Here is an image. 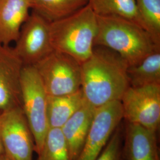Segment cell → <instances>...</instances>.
Masks as SVG:
<instances>
[{
    "label": "cell",
    "mask_w": 160,
    "mask_h": 160,
    "mask_svg": "<svg viewBox=\"0 0 160 160\" xmlns=\"http://www.w3.org/2000/svg\"><path fill=\"white\" fill-rule=\"evenodd\" d=\"M128 66L115 52L94 46L92 55L81 64V90L86 102L97 108L120 100L130 86Z\"/></svg>",
    "instance_id": "obj_1"
},
{
    "label": "cell",
    "mask_w": 160,
    "mask_h": 160,
    "mask_svg": "<svg viewBox=\"0 0 160 160\" xmlns=\"http://www.w3.org/2000/svg\"><path fill=\"white\" fill-rule=\"evenodd\" d=\"M97 19L94 46H103L115 52L129 66L139 63L160 48V45L137 23L113 16H97Z\"/></svg>",
    "instance_id": "obj_2"
},
{
    "label": "cell",
    "mask_w": 160,
    "mask_h": 160,
    "mask_svg": "<svg viewBox=\"0 0 160 160\" xmlns=\"http://www.w3.org/2000/svg\"><path fill=\"white\" fill-rule=\"evenodd\" d=\"M97 33V16L88 4L68 17L50 23L53 51L67 54L81 64L92 55Z\"/></svg>",
    "instance_id": "obj_3"
},
{
    "label": "cell",
    "mask_w": 160,
    "mask_h": 160,
    "mask_svg": "<svg viewBox=\"0 0 160 160\" xmlns=\"http://www.w3.org/2000/svg\"><path fill=\"white\" fill-rule=\"evenodd\" d=\"M48 94L33 66H24L21 80V108L28 122L38 154L49 129Z\"/></svg>",
    "instance_id": "obj_4"
},
{
    "label": "cell",
    "mask_w": 160,
    "mask_h": 160,
    "mask_svg": "<svg viewBox=\"0 0 160 160\" xmlns=\"http://www.w3.org/2000/svg\"><path fill=\"white\" fill-rule=\"evenodd\" d=\"M34 68L48 96H62L81 89V63L74 58L53 51Z\"/></svg>",
    "instance_id": "obj_5"
},
{
    "label": "cell",
    "mask_w": 160,
    "mask_h": 160,
    "mask_svg": "<svg viewBox=\"0 0 160 160\" xmlns=\"http://www.w3.org/2000/svg\"><path fill=\"white\" fill-rule=\"evenodd\" d=\"M120 102L125 122L158 133L160 124V84L129 86Z\"/></svg>",
    "instance_id": "obj_6"
},
{
    "label": "cell",
    "mask_w": 160,
    "mask_h": 160,
    "mask_svg": "<svg viewBox=\"0 0 160 160\" xmlns=\"http://www.w3.org/2000/svg\"><path fill=\"white\" fill-rule=\"evenodd\" d=\"M0 135L12 160H32L33 138L21 107L0 111Z\"/></svg>",
    "instance_id": "obj_7"
},
{
    "label": "cell",
    "mask_w": 160,
    "mask_h": 160,
    "mask_svg": "<svg viewBox=\"0 0 160 160\" xmlns=\"http://www.w3.org/2000/svg\"><path fill=\"white\" fill-rule=\"evenodd\" d=\"M13 46L24 66H34L53 51L50 23L34 12L20 29Z\"/></svg>",
    "instance_id": "obj_8"
},
{
    "label": "cell",
    "mask_w": 160,
    "mask_h": 160,
    "mask_svg": "<svg viewBox=\"0 0 160 160\" xmlns=\"http://www.w3.org/2000/svg\"><path fill=\"white\" fill-rule=\"evenodd\" d=\"M123 120L120 100L95 109L91 128L80 155L75 160H96Z\"/></svg>",
    "instance_id": "obj_9"
},
{
    "label": "cell",
    "mask_w": 160,
    "mask_h": 160,
    "mask_svg": "<svg viewBox=\"0 0 160 160\" xmlns=\"http://www.w3.org/2000/svg\"><path fill=\"white\" fill-rule=\"evenodd\" d=\"M24 67L13 46L0 43V111L21 107Z\"/></svg>",
    "instance_id": "obj_10"
},
{
    "label": "cell",
    "mask_w": 160,
    "mask_h": 160,
    "mask_svg": "<svg viewBox=\"0 0 160 160\" xmlns=\"http://www.w3.org/2000/svg\"><path fill=\"white\" fill-rule=\"evenodd\" d=\"M158 133L137 124L123 126L124 160H160Z\"/></svg>",
    "instance_id": "obj_11"
},
{
    "label": "cell",
    "mask_w": 160,
    "mask_h": 160,
    "mask_svg": "<svg viewBox=\"0 0 160 160\" xmlns=\"http://www.w3.org/2000/svg\"><path fill=\"white\" fill-rule=\"evenodd\" d=\"M30 9L29 0H0V43L16 42Z\"/></svg>",
    "instance_id": "obj_12"
},
{
    "label": "cell",
    "mask_w": 160,
    "mask_h": 160,
    "mask_svg": "<svg viewBox=\"0 0 160 160\" xmlns=\"http://www.w3.org/2000/svg\"><path fill=\"white\" fill-rule=\"evenodd\" d=\"M95 109L85 101L61 128L71 160H76L80 155L91 128Z\"/></svg>",
    "instance_id": "obj_13"
},
{
    "label": "cell",
    "mask_w": 160,
    "mask_h": 160,
    "mask_svg": "<svg viewBox=\"0 0 160 160\" xmlns=\"http://www.w3.org/2000/svg\"><path fill=\"white\" fill-rule=\"evenodd\" d=\"M84 102L81 89L67 95H48L47 119L49 128H61Z\"/></svg>",
    "instance_id": "obj_14"
},
{
    "label": "cell",
    "mask_w": 160,
    "mask_h": 160,
    "mask_svg": "<svg viewBox=\"0 0 160 160\" xmlns=\"http://www.w3.org/2000/svg\"><path fill=\"white\" fill-rule=\"evenodd\" d=\"M88 0H29L32 12L52 23L74 14L88 4Z\"/></svg>",
    "instance_id": "obj_15"
},
{
    "label": "cell",
    "mask_w": 160,
    "mask_h": 160,
    "mask_svg": "<svg viewBox=\"0 0 160 160\" xmlns=\"http://www.w3.org/2000/svg\"><path fill=\"white\" fill-rule=\"evenodd\" d=\"M127 74L131 87L160 84V48L139 63L128 66Z\"/></svg>",
    "instance_id": "obj_16"
},
{
    "label": "cell",
    "mask_w": 160,
    "mask_h": 160,
    "mask_svg": "<svg viewBox=\"0 0 160 160\" xmlns=\"http://www.w3.org/2000/svg\"><path fill=\"white\" fill-rule=\"evenodd\" d=\"M88 4L97 16L122 17L137 23L143 28L135 0H88Z\"/></svg>",
    "instance_id": "obj_17"
},
{
    "label": "cell",
    "mask_w": 160,
    "mask_h": 160,
    "mask_svg": "<svg viewBox=\"0 0 160 160\" xmlns=\"http://www.w3.org/2000/svg\"><path fill=\"white\" fill-rule=\"evenodd\" d=\"M38 154V160H71L68 147L61 128H49Z\"/></svg>",
    "instance_id": "obj_18"
},
{
    "label": "cell",
    "mask_w": 160,
    "mask_h": 160,
    "mask_svg": "<svg viewBox=\"0 0 160 160\" xmlns=\"http://www.w3.org/2000/svg\"><path fill=\"white\" fill-rule=\"evenodd\" d=\"M143 28L160 45V0H135Z\"/></svg>",
    "instance_id": "obj_19"
},
{
    "label": "cell",
    "mask_w": 160,
    "mask_h": 160,
    "mask_svg": "<svg viewBox=\"0 0 160 160\" xmlns=\"http://www.w3.org/2000/svg\"><path fill=\"white\" fill-rule=\"evenodd\" d=\"M123 144V126L120 123L96 160H124Z\"/></svg>",
    "instance_id": "obj_20"
},
{
    "label": "cell",
    "mask_w": 160,
    "mask_h": 160,
    "mask_svg": "<svg viewBox=\"0 0 160 160\" xmlns=\"http://www.w3.org/2000/svg\"><path fill=\"white\" fill-rule=\"evenodd\" d=\"M0 160H12L10 158L6 153H4L0 155Z\"/></svg>",
    "instance_id": "obj_21"
},
{
    "label": "cell",
    "mask_w": 160,
    "mask_h": 160,
    "mask_svg": "<svg viewBox=\"0 0 160 160\" xmlns=\"http://www.w3.org/2000/svg\"><path fill=\"white\" fill-rule=\"evenodd\" d=\"M5 153L4 152V149L3 147V145H2V142L1 141V135H0V155L2 154Z\"/></svg>",
    "instance_id": "obj_22"
}]
</instances>
